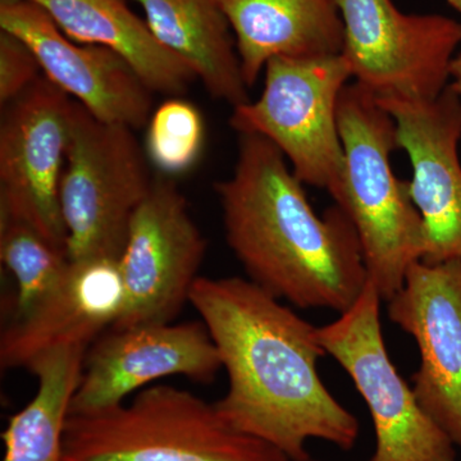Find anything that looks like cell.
Returning <instances> with one entry per match:
<instances>
[{
    "label": "cell",
    "instance_id": "6da1fadb",
    "mask_svg": "<svg viewBox=\"0 0 461 461\" xmlns=\"http://www.w3.org/2000/svg\"><path fill=\"white\" fill-rule=\"evenodd\" d=\"M189 303L205 324L229 377L215 402L224 420L291 461L309 459V439L350 451L357 417L324 386L318 362L326 355L318 327L248 278L199 277Z\"/></svg>",
    "mask_w": 461,
    "mask_h": 461
},
{
    "label": "cell",
    "instance_id": "7a4b0ae2",
    "mask_svg": "<svg viewBox=\"0 0 461 461\" xmlns=\"http://www.w3.org/2000/svg\"><path fill=\"white\" fill-rule=\"evenodd\" d=\"M280 149L239 133L230 177L214 184L227 244L248 280L300 309L341 314L368 284L359 236L332 206L318 215Z\"/></svg>",
    "mask_w": 461,
    "mask_h": 461
},
{
    "label": "cell",
    "instance_id": "3957f363",
    "mask_svg": "<svg viewBox=\"0 0 461 461\" xmlns=\"http://www.w3.org/2000/svg\"><path fill=\"white\" fill-rule=\"evenodd\" d=\"M339 136L345 153L344 186L336 205L359 236L369 280L388 302L403 286L411 264L426 249L423 220L391 167L399 149L393 115L357 84L339 100Z\"/></svg>",
    "mask_w": 461,
    "mask_h": 461
},
{
    "label": "cell",
    "instance_id": "277c9868",
    "mask_svg": "<svg viewBox=\"0 0 461 461\" xmlns=\"http://www.w3.org/2000/svg\"><path fill=\"white\" fill-rule=\"evenodd\" d=\"M63 461H291L230 427L214 403L171 384L145 387L130 402L71 414Z\"/></svg>",
    "mask_w": 461,
    "mask_h": 461
},
{
    "label": "cell",
    "instance_id": "5b68a950",
    "mask_svg": "<svg viewBox=\"0 0 461 461\" xmlns=\"http://www.w3.org/2000/svg\"><path fill=\"white\" fill-rule=\"evenodd\" d=\"M153 182L133 130L98 120L75 100L59 189L68 260H120Z\"/></svg>",
    "mask_w": 461,
    "mask_h": 461
},
{
    "label": "cell",
    "instance_id": "8992f818",
    "mask_svg": "<svg viewBox=\"0 0 461 461\" xmlns=\"http://www.w3.org/2000/svg\"><path fill=\"white\" fill-rule=\"evenodd\" d=\"M259 99L233 108L238 133H257L280 149L304 185L326 190L338 202L344 186L345 153L338 108L353 78L342 54L273 58Z\"/></svg>",
    "mask_w": 461,
    "mask_h": 461
},
{
    "label": "cell",
    "instance_id": "52a82bcc",
    "mask_svg": "<svg viewBox=\"0 0 461 461\" xmlns=\"http://www.w3.org/2000/svg\"><path fill=\"white\" fill-rule=\"evenodd\" d=\"M381 302L369 280L350 309L317 330L324 351L350 375L371 412L375 447L369 461H456V445L421 408L388 355Z\"/></svg>",
    "mask_w": 461,
    "mask_h": 461
},
{
    "label": "cell",
    "instance_id": "ba28073f",
    "mask_svg": "<svg viewBox=\"0 0 461 461\" xmlns=\"http://www.w3.org/2000/svg\"><path fill=\"white\" fill-rule=\"evenodd\" d=\"M344 23L342 56L355 84L375 99L429 100L450 81L461 23L403 14L393 0H335Z\"/></svg>",
    "mask_w": 461,
    "mask_h": 461
},
{
    "label": "cell",
    "instance_id": "9c48e42d",
    "mask_svg": "<svg viewBox=\"0 0 461 461\" xmlns=\"http://www.w3.org/2000/svg\"><path fill=\"white\" fill-rule=\"evenodd\" d=\"M75 100L41 76L0 123V217L29 224L66 253L59 189Z\"/></svg>",
    "mask_w": 461,
    "mask_h": 461
},
{
    "label": "cell",
    "instance_id": "30bf717a",
    "mask_svg": "<svg viewBox=\"0 0 461 461\" xmlns=\"http://www.w3.org/2000/svg\"><path fill=\"white\" fill-rule=\"evenodd\" d=\"M206 241L175 182L154 178L118 260L123 306L113 327L172 323L189 303Z\"/></svg>",
    "mask_w": 461,
    "mask_h": 461
},
{
    "label": "cell",
    "instance_id": "8fae6325",
    "mask_svg": "<svg viewBox=\"0 0 461 461\" xmlns=\"http://www.w3.org/2000/svg\"><path fill=\"white\" fill-rule=\"evenodd\" d=\"M222 369L203 321L111 327L89 346L71 414L104 411L169 375L211 384Z\"/></svg>",
    "mask_w": 461,
    "mask_h": 461
},
{
    "label": "cell",
    "instance_id": "7c38bea8",
    "mask_svg": "<svg viewBox=\"0 0 461 461\" xmlns=\"http://www.w3.org/2000/svg\"><path fill=\"white\" fill-rule=\"evenodd\" d=\"M387 304L390 321L420 348L418 402L461 447V260L411 264Z\"/></svg>",
    "mask_w": 461,
    "mask_h": 461
},
{
    "label": "cell",
    "instance_id": "4fadbf2b",
    "mask_svg": "<svg viewBox=\"0 0 461 461\" xmlns=\"http://www.w3.org/2000/svg\"><path fill=\"white\" fill-rule=\"evenodd\" d=\"M396 123L397 144L411 159L409 191L421 215L420 262L461 260V99L450 85L429 100L377 99Z\"/></svg>",
    "mask_w": 461,
    "mask_h": 461
},
{
    "label": "cell",
    "instance_id": "5bb4252c",
    "mask_svg": "<svg viewBox=\"0 0 461 461\" xmlns=\"http://www.w3.org/2000/svg\"><path fill=\"white\" fill-rule=\"evenodd\" d=\"M0 30L29 45L45 77L94 117L132 130L148 124L153 91L131 66L107 48L69 39L38 3L0 7Z\"/></svg>",
    "mask_w": 461,
    "mask_h": 461
},
{
    "label": "cell",
    "instance_id": "9a60e30c",
    "mask_svg": "<svg viewBox=\"0 0 461 461\" xmlns=\"http://www.w3.org/2000/svg\"><path fill=\"white\" fill-rule=\"evenodd\" d=\"M123 306V285L115 259L68 260L62 280L0 338L3 369H27L39 357L63 348H89L114 326Z\"/></svg>",
    "mask_w": 461,
    "mask_h": 461
},
{
    "label": "cell",
    "instance_id": "2e32d148",
    "mask_svg": "<svg viewBox=\"0 0 461 461\" xmlns=\"http://www.w3.org/2000/svg\"><path fill=\"white\" fill-rule=\"evenodd\" d=\"M229 20L248 87L273 58L333 56L344 50L335 0H218Z\"/></svg>",
    "mask_w": 461,
    "mask_h": 461
},
{
    "label": "cell",
    "instance_id": "e0dca14e",
    "mask_svg": "<svg viewBox=\"0 0 461 461\" xmlns=\"http://www.w3.org/2000/svg\"><path fill=\"white\" fill-rule=\"evenodd\" d=\"M32 2L41 5L72 41L107 48L122 58L153 93L180 96L198 80L194 69L167 50L124 0Z\"/></svg>",
    "mask_w": 461,
    "mask_h": 461
},
{
    "label": "cell",
    "instance_id": "ac0fdd59",
    "mask_svg": "<svg viewBox=\"0 0 461 461\" xmlns=\"http://www.w3.org/2000/svg\"><path fill=\"white\" fill-rule=\"evenodd\" d=\"M167 50L184 59L208 93L233 108L249 102L235 36L218 0H135Z\"/></svg>",
    "mask_w": 461,
    "mask_h": 461
},
{
    "label": "cell",
    "instance_id": "d6986e66",
    "mask_svg": "<svg viewBox=\"0 0 461 461\" xmlns=\"http://www.w3.org/2000/svg\"><path fill=\"white\" fill-rule=\"evenodd\" d=\"M89 348L63 346L27 368L38 378L32 402L14 414L3 432V461H63V438L72 399Z\"/></svg>",
    "mask_w": 461,
    "mask_h": 461
},
{
    "label": "cell",
    "instance_id": "ffe728a7",
    "mask_svg": "<svg viewBox=\"0 0 461 461\" xmlns=\"http://www.w3.org/2000/svg\"><path fill=\"white\" fill-rule=\"evenodd\" d=\"M0 257L17 284L14 320L35 308L62 280L68 258L29 224L0 217Z\"/></svg>",
    "mask_w": 461,
    "mask_h": 461
},
{
    "label": "cell",
    "instance_id": "44dd1931",
    "mask_svg": "<svg viewBox=\"0 0 461 461\" xmlns=\"http://www.w3.org/2000/svg\"><path fill=\"white\" fill-rule=\"evenodd\" d=\"M204 135V121L198 109L180 96H173L149 120L147 156L168 175L187 171L202 153Z\"/></svg>",
    "mask_w": 461,
    "mask_h": 461
},
{
    "label": "cell",
    "instance_id": "7402d4cb",
    "mask_svg": "<svg viewBox=\"0 0 461 461\" xmlns=\"http://www.w3.org/2000/svg\"><path fill=\"white\" fill-rule=\"evenodd\" d=\"M41 66L29 45L14 33L0 30V104L17 99L39 77Z\"/></svg>",
    "mask_w": 461,
    "mask_h": 461
},
{
    "label": "cell",
    "instance_id": "603a6c76",
    "mask_svg": "<svg viewBox=\"0 0 461 461\" xmlns=\"http://www.w3.org/2000/svg\"><path fill=\"white\" fill-rule=\"evenodd\" d=\"M450 80L451 89L459 95L461 99V53L459 56H455L450 67Z\"/></svg>",
    "mask_w": 461,
    "mask_h": 461
},
{
    "label": "cell",
    "instance_id": "cb8c5ba5",
    "mask_svg": "<svg viewBox=\"0 0 461 461\" xmlns=\"http://www.w3.org/2000/svg\"><path fill=\"white\" fill-rule=\"evenodd\" d=\"M32 2V0H0V7H11V5H21V3Z\"/></svg>",
    "mask_w": 461,
    "mask_h": 461
},
{
    "label": "cell",
    "instance_id": "d4e9b609",
    "mask_svg": "<svg viewBox=\"0 0 461 461\" xmlns=\"http://www.w3.org/2000/svg\"><path fill=\"white\" fill-rule=\"evenodd\" d=\"M448 5L455 9V11L461 14V0H447Z\"/></svg>",
    "mask_w": 461,
    "mask_h": 461
},
{
    "label": "cell",
    "instance_id": "484cf974",
    "mask_svg": "<svg viewBox=\"0 0 461 461\" xmlns=\"http://www.w3.org/2000/svg\"><path fill=\"white\" fill-rule=\"evenodd\" d=\"M300 461H320V460H315L313 459V457H309V459H305V460H300Z\"/></svg>",
    "mask_w": 461,
    "mask_h": 461
}]
</instances>
